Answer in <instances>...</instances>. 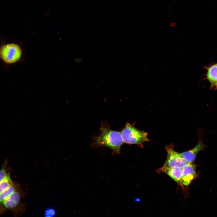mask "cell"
Here are the masks:
<instances>
[{
    "label": "cell",
    "instance_id": "7",
    "mask_svg": "<svg viewBox=\"0 0 217 217\" xmlns=\"http://www.w3.org/2000/svg\"><path fill=\"white\" fill-rule=\"evenodd\" d=\"M159 171L165 173L178 183L181 185L182 168L163 166L159 169Z\"/></svg>",
    "mask_w": 217,
    "mask_h": 217
},
{
    "label": "cell",
    "instance_id": "1",
    "mask_svg": "<svg viewBox=\"0 0 217 217\" xmlns=\"http://www.w3.org/2000/svg\"><path fill=\"white\" fill-rule=\"evenodd\" d=\"M99 134L93 137L92 146L94 148L99 146L108 147L113 153H119L124 143L121 132L111 129L106 123H102Z\"/></svg>",
    "mask_w": 217,
    "mask_h": 217
},
{
    "label": "cell",
    "instance_id": "11",
    "mask_svg": "<svg viewBox=\"0 0 217 217\" xmlns=\"http://www.w3.org/2000/svg\"><path fill=\"white\" fill-rule=\"evenodd\" d=\"M13 183L10 175L6 176L0 182V193Z\"/></svg>",
    "mask_w": 217,
    "mask_h": 217
},
{
    "label": "cell",
    "instance_id": "10",
    "mask_svg": "<svg viewBox=\"0 0 217 217\" xmlns=\"http://www.w3.org/2000/svg\"><path fill=\"white\" fill-rule=\"evenodd\" d=\"M20 187L19 185L13 183L2 192L0 193V205Z\"/></svg>",
    "mask_w": 217,
    "mask_h": 217
},
{
    "label": "cell",
    "instance_id": "4",
    "mask_svg": "<svg viewBox=\"0 0 217 217\" xmlns=\"http://www.w3.org/2000/svg\"><path fill=\"white\" fill-rule=\"evenodd\" d=\"M23 193L20 187L12 193L0 205V214L7 210L15 209L24 212L25 207L20 201Z\"/></svg>",
    "mask_w": 217,
    "mask_h": 217
},
{
    "label": "cell",
    "instance_id": "13",
    "mask_svg": "<svg viewBox=\"0 0 217 217\" xmlns=\"http://www.w3.org/2000/svg\"><path fill=\"white\" fill-rule=\"evenodd\" d=\"M55 214V211L52 208L48 209L45 212V215L46 216H54Z\"/></svg>",
    "mask_w": 217,
    "mask_h": 217
},
{
    "label": "cell",
    "instance_id": "9",
    "mask_svg": "<svg viewBox=\"0 0 217 217\" xmlns=\"http://www.w3.org/2000/svg\"><path fill=\"white\" fill-rule=\"evenodd\" d=\"M206 77L210 83L211 87H215L217 85V63L207 68Z\"/></svg>",
    "mask_w": 217,
    "mask_h": 217
},
{
    "label": "cell",
    "instance_id": "5",
    "mask_svg": "<svg viewBox=\"0 0 217 217\" xmlns=\"http://www.w3.org/2000/svg\"><path fill=\"white\" fill-rule=\"evenodd\" d=\"M173 148L172 145L167 146L165 147L167 155L163 166L183 168L189 163L183 158L181 153L175 151Z\"/></svg>",
    "mask_w": 217,
    "mask_h": 217
},
{
    "label": "cell",
    "instance_id": "8",
    "mask_svg": "<svg viewBox=\"0 0 217 217\" xmlns=\"http://www.w3.org/2000/svg\"><path fill=\"white\" fill-rule=\"evenodd\" d=\"M206 145L203 143L202 140L199 139L195 147L192 149L181 153V154L183 158L189 163L192 162L195 159L198 153L203 149Z\"/></svg>",
    "mask_w": 217,
    "mask_h": 217
},
{
    "label": "cell",
    "instance_id": "15",
    "mask_svg": "<svg viewBox=\"0 0 217 217\" xmlns=\"http://www.w3.org/2000/svg\"><path fill=\"white\" fill-rule=\"evenodd\" d=\"M217 89V85L215 87V89Z\"/></svg>",
    "mask_w": 217,
    "mask_h": 217
},
{
    "label": "cell",
    "instance_id": "12",
    "mask_svg": "<svg viewBox=\"0 0 217 217\" xmlns=\"http://www.w3.org/2000/svg\"><path fill=\"white\" fill-rule=\"evenodd\" d=\"M10 171H8L7 169L5 166L0 170V182L6 176L10 175Z\"/></svg>",
    "mask_w": 217,
    "mask_h": 217
},
{
    "label": "cell",
    "instance_id": "2",
    "mask_svg": "<svg viewBox=\"0 0 217 217\" xmlns=\"http://www.w3.org/2000/svg\"><path fill=\"white\" fill-rule=\"evenodd\" d=\"M124 143L129 144H137L143 146V143L149 141L148 133L139 130L129 123L121 132Z\"/></svg>",
    "mask_w": 217,
    "mask_h": 217
},
{
    "label": "cell",
    "instance_id": "3",
    "mask_svg": "<svg viewBox=\"0 0 217 217\" xmlns=\"http://www.w3.org/2000/svg\"><path fill=\"white\" fill-rule=\"evenodd\" d=\"M22 54L21 48L15 43L5 44L0 48V57L7 64H12L18 61L20 59Z\"/></svg>",
    "mask_w": 217,
    "mask_h": 217
},
{
    "label": "cell",
    "instance_id": "14",
    "mask_svg": "<svg viewBox=\"0 0 217 217\" xmlns=\"http://www.w3.org/2000/svg\"><path fill=\"white\" fill-rule=\"evenodd\" d=\"M176 24L175 23H171L170 24V25L171 27H173L176 25Z\"/></svg>",
    "mask_w": 217,
    "mask_h": 217
},
{
    "label": "cell",
    "instance_id": "6",
    "mask_svg": "<svg viewBox=\"0 0 217 217\" xmlns=\"http://www.w3.org/2000/svg\"><path fill=\"white\" fill-rule=\"evenodd\" d=\"M196 176L195 165L192 162L189 163L182 168L181 185L188 186Z\"/></svg>",
    "mask_w": 217,
    "mask_h": 217
}]
</instances>
